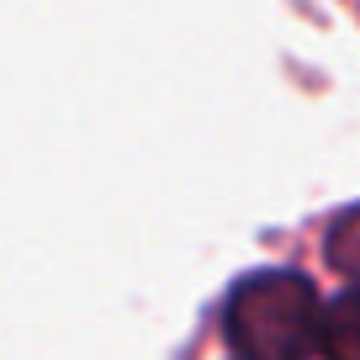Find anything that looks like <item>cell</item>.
I'll return each instance as SVG.
<instances>
[{
	"mask_svg": "<svg viewBox=\"0 0 360 360\" xmlns=\"http://www.w3.org/2000/svg\"><path fill=\"white\" fill-rule=\"evenodd\" d=\"M323 255H328V265H334L345 281H355V286H360V202H355V207H345V212L328 223V233H323Z\"/></svg>",
	"mask_w": 360,
	"mask_h": 360,
	"instance_id": "obj_3",
	"label": "cell"
},
{
	"mask_svg": "<svg viewBox=\"0 0 360 360\" xmlns=\"http://www.w3.org/2000/svg\"><path fill=\"white\" fill-rule=\"evenodd\" d=\"M318 307L307 276L281 265L249 270L228 286L223 339L233 360H302L318 345Z\"/></svg>",
	"mask_w": 360,
	"mask_h": 360,
	"instance_id": "obj_1",
	"label": "cell"
},
{
	"mask_svg": "<svg viewBox=\"0 0 360 360\" xmlns=\"http://www.w3.org/2000/svg\"><path fill=\"white\" fill-rule=\"evenodd\" d=\"M323 360H360V286H345L328 307H318V345Z\"/></svg>",
	"mask_w": 360,
	"mask_h": 360,
	"instance_id": "obj_2",
	"label": "cell"
}]
</instances>
